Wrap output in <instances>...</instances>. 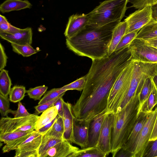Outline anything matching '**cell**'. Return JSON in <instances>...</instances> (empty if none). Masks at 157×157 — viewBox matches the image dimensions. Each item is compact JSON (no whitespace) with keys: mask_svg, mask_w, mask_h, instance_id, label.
Listing matches in <instances>:
<instances>
[{"mask_svg":"<svg viewBox=\"0 0 157 157\" xmlns=\"http://www.w3.org/2000/svg\"><path fill=\"white\" fill-rule=\"evenodd\" d=\"M121 21H116L100 27L87 25L74 36L66 38L67 48L78 55L92 60L108 55L113 31Z\"/></svg>","mask_w":157,"mask_h":157,"instance_id":"cell-1","label":"cell"},{"mask_svg":"<svg viewBox=\"0 0 157 157\" xmlns=\"http://www.w3.org/2000/svg\"><path fill=\"white\" fill-rule=\"evenodd\" d=\"M137 93L120 111L114 113L112 131L111 151L113 157L127 142L136 121L139 104Z\"/></svg>","mask_w":157,"mask_h":157,"instance_id":"cell-2","label":"cell"},{"mask_svg":"<svg viewBox=\"0 0 157 157\" xmlns=\"http://www.w3.org/2000/svg\"><path fill=\"white\" fill-rule=\"evenodd\" d=\"M129 0H105L87 14L88 25L100 27L116 21H121L128 9Z\"/></svg>","mask_w":157,"mask_h":157,"instance_id":"cell-3","label":"cell"},{"mask_svg":"<svg viewBox=\"0 0 157 157\" xmlns=\"http://www.w3.org/2000/svg\"><path fill=\"white\" fill-rule=\"evenodd\" d=\"M134 61L131 60L121 71L114 83L108 99L107 109L114 113L125 96L132 76Z\"/></svg>","mask_w":157,"mask_h":157,"instance_id":"cell-4","label":"cell"},{"mask_svg":"<svg viewBox=\"0 0 157 157\" xmlns=\"http://www.w3.org/2000/svg\"><path fill=\"white\" fill-rule=\"evenodd\" d=\"M36 113L26 117L11 118L8 116L0 120V134L16 131H30L35 130L39 117Z\"/></svg>","mask_w":157,"mask_h":157,"instance_id":"cell-5","label":"cell"},{"mask_svg":"<svg viewBox=\"0 0 157 157\" xmlns=\"http://www.w3.org/2000/svg\"><path fill=\"white\" fill-rule=\"evenodd\" d=\"M131 60L157 63V48L147 44L142 39L135 38L128 47Z\"/></svg>","mask_w":157,"mask_h":157,"instance_id":"cell-6","label":"cell"},{"mask_svg":"<svg viewBox=\"0 0 157 157\" xmlns=\"http://www.w3.org/2000/svg\"><path fill=\"white\" fill-rule=\"evenodd\" d=\"M157 115V107L149 113L145 123L134 144L132 157H143L151 136Z\"/></svg>","mask_w":157,"mask_h":157,"instance_id":"cell-7","label":"cell"},{"mask_svg":"<svg viewBox=\"0 0 157 157\" xmlns=\"http://www.w3.org/2000/svg\"><path fill=\"white\" fill-rule=\"evenodd\" d=\"M152 20L151 6L139 9L130 14L124 20L127 23L125 34L139 30Z\"/></svg>","mask_w":157,"mask_h":157,"instance_id":"cell-8","label":"cell"},{"mask_svg":"<svg viewBox=\"0 0 157 157\" xmlns=\"http://www.w3.org/2000/svg\"><path fill=\"white\" fill-rule=\"evenodd\" d=\"M42 135L37 130L16 149L14 157H38Z\"/></svg>","mask_w":157,"mask_h":157,"instance_id":"cell-9","label":"cell"},{"mask_svg":"<svg viewBox=\"0 0 157 157\" xmlns=\"http://www.w3.org/2000/svg\"><path fill=\"white\" fill-rule=\"evenodd\" d=\"M114 113L109 112L105 119L96 146L107 156L111 153L112 131Z\"/></svg>","mask_w":157,"mask_h":157,"instance_id":"cell-10","label":"cell"},{"mask_svg":"<svg viewBox=\"0 0 157 157\" xmlns=\"http://www.w3.org/2000/svg\"><path fill=\"white\" fill-rule=\"evenodd\" d=\"M35 131H16L0 134V141L6 145L3 147V153L15 150Z\"/></svg>","mask_w":157,"mask_h":157,"instance_id":"cell-11","label":"cell"},{"mask_svg":"<svg viewBox=\"0 0 157 157\" xmlns=\"http://www.w3.org/2000/svg\"><path fill=\"white\" fill-rule=\"evenodd\" d=\"M91 121H78L75 118L74 119L72 142L79 146L81 148L87 146Z\"/></svg>","mask_w":157,"mask_h":157,"instance_id":"cell-12","label":"cell"},{"mask_svg":"<svg viewBox=\"0 0 157 157\" xmlns=\"http://www.w3.org/2000/svg\"><path fill=\"white\" fill-rule=\"evenodd\" d=\"M89 20L87 14H75L71 16L64 33L66 38L74 36L84 29L88 25Z\"/></svg>","mask_w":157,"mask_h":157,"instance_id":"cell-13","label":"cell"},{"mask_svg":"<svg viewBox=\"0 0 157 157\" xmlns=\"http://www.w3.org/2000/svg\"><path fill=\"white\" fill-rule=\"evenodd\" d=\"M33 32L31 28L28 27L18 31L9 33L0 32V38L11 44L19 45H31Z\"/></svg>","mask_w":157,"mask_h":157,"instance_id":"cell-14","label":"cell"},{"mask_svg":"<svg viewBox=\"0 0 157 157\" xmlns=\"http://www.w3.org/2000/svg\"><path fill=\"white\" fill-rule=\"evenodd\" d=\"M110 112L108 109L96 117L91 121L86 147L96 146L104 121Z\"/></svg>","mask_w":157,"mask_h":157,"instance_id":"cell-15","label":"cell"},{"mask_svg":"<svg viewBox=\"0 0 157 157\" xmlns=\"http://www.w3.org/2000/svg\"><path fill=\"white\" fill-rule=\"evenodd\" d=\"M149 113L140 111L137 115L136 121L129 137L122 147L132 152L134 144L141 132Z\"/></svg>","mask_w":157,"mask_h":157,"instance_id":"cell-16","label":"cell"},{"mask_svg":"<svg viewBox=\"0 0 157 157\" xmlns=\"http://www.w3.org/2000/svg\"><path fill=\"white\" fill-rule=\"evenodd\" d=\"M79 149L67 140L64 139L49 149L45 157H73Z\"/></svg>","mask_w":157,"mask_h":157,"instance_id":"cell-17","label":"cell"},{"mask_svg":"<svg viewBox=\"0 0 157 157\" xmlns=\"http://www.w3.org/2000/svg\"><path fill=\"white\" fill-rule=\"evenodd\" d=\"M63 116L62 118L64 126L63 137L72 143L73 136V125L75 117L72 110V105L68 102L63 101Z\"/></svg>","mask_w":157,"mask_h":157,"instance_id":"cell-18","label":"cell"},{"mask_svg":"<svg viewBox=\"0 0 157 157\" xmlns=\"http://www.w3.org/2000/svg\"><path fill=\"white\" fill-rule=\"evenodd\" d=\"M32 4L28 0H6L0 6V11L2 13L13 11L30 9Z\"/></svg>","mask_w":157,"mask_h":157,"instance_id":"cell-19","label":"cell"},{"mask_svg":"<svg viewBox=\"0 0 157 157\" xmlns=\"http://www.w3.org/2000/svg\"><path fill=\"white\" fill-rule=\"evenodd\" d=\"M127 27V22L124 21L121 22L114 29L111 40L110 43L108 55L112 53L121 38L125 34Z\"/></svg>","mask_w":157,"mask_h":157,"instance_id":"cell-20","label":"cell"},{"mask_svg":"<svg viewBox=\"0 0 157 157\" xmlns=\"http://www.w3.org/2000/svg\"><path fill=\"white\" fill-rule=\"evenodd\" d=\"M64 139H65L51 136L47 133L42 135L41 143L38 151V157H45L49 149Z\"/></svg>","mask_w":157,"mask_h":157,"instance_id":"cell-21","label":"cell"},{"mask_svg":"<svg viewBox=\"0 0 157 157\" xmlns=\"http://www.w3.org/2000/svg\"><path fill=\"white\" fill-rule=\"evenodd\" d=\"M157 37V21L151 20L138 32L135 38L145 40Z\"/></svg>","mask_w":157,"mask_h":157,"instance_id":"cell-22","label":"cell"},{"mask_svg":"<svg viewBox=\"0 0 157 157\" xmlns=\"http://www.w3.org/2000/svg\"><path fill=\"white\" fill-rule=\"evenodd\" d=\"M58 115L56 106L52 107L42 113L37 122L35 130H37L52 121Z\"/></svg>","mask_w":157,"mask_h":157,"instance_id":"cell-23","label":"cell"},{"mask_svg":"<svg viewBox=\"0 0 157 157\" xmlns=\"http://www.w3.org/2000/svg\"><path fill=\"white\" fill-rule=\"evenodd\" d=\"M107 156L95 146L79 149L74 154L73 157H105Z\"/></svg>","mask_w":157,"mask_h":157,"instance_id":"cell-24","label":"cell"},{"mask_svg":"<svg viewBox=\"0 0 157 157\" xmlns=\"http://www.w3.org/2000/svg\"><path fill=\"white\" fill-rule=\"evenodd\" d=\"M151 76L147 77L145 79L140 92L139 94L138 97L139 104L138 114L140 112L143 105L148 98L151 92L152 86L151 79Z\"/></svg>","mask_w":157,"mask_h":157,"instance_id":"cell-25","label":"cell"},{"mask_svg":"<svg viewBox=\"0 0 157 157\" xmlns=\"http://www.w3.org/2000/svg\"><path fill=\"white\" fill-rule=\"evenodd\" d=\"M12 85L11 81L9 76L8 71L4 69L0 71V94L8 98Z\"/></svg>","mask_w":157,"mask_h":157,"instance_id":"cell-26","label":"cell"},{"mask_svg":"<svg viewBox=\"0 0 157 157\" xmlns=\"http://www.w3.org/2000/svg\"><path fill=\"white\" fill-rule=\"evenodd\" d=\"M151 79L152 86L151 92L143 105L140 112L142 111L146 113H150L153 111L152 109L154 107L157 105V90L151 78Z\"/></svg>","mask_w":157,"mask_h":157,"instance_id":"cell-27","label":"cell"},{"mask_svg":"<svg viewBox=\"0 0 157 157\" xmlns=\"http://www.w3.org/2000/svg\"><path fill=\"white\" fill-rule=\"evenodd\" d=\"M64 126L62 118L59 115L47 133L49 135L64 139L63 137Z\"/></svg>","mask_w":157,"mask_h":157,"instance_id":"cell-28","label":"cell"},{"mask_svg":"<svg viewBox=\"0 0 157 157\" xmlns=\"http://www.w3.org/2000/svg\"><path fill=\"white\" fill-rule=\"evenodd\" d=\"M11 45L14 52L25 57L30 56L40 51L34 49L29 44L19 45L11 44Z\"/></svg>","mask_w":157,"mask_h":157,"instance_id":"cell-29","label":"cell"},{"mask_svg":"<svg viewBox=\"0 0 157 157\" xmlns=\"http://www.w3.org/2000/svg\"><path fill=\"white\" fill-rule=\"evenodd\" d=\"M26 93L25 87L21 85H15L11 89L9 94L10 101L16 103L22 100Z\"/></svg>","mask_w":157,"mask_h":157,"instance_id":"cell-30","label":"cell"},{"mask_svg":"<svg viewBox=\"0 0 157 157\" xmlns=\"http://www.w3.org/2000/svg\"><path fill=\"white\" fill-rule=\"evenodd\" d=\"M48 87L44 85L40 86L33 88H30L26 90L29 97L35 100H40L41 97L47 91Z\"/></svg>","mask_w":157,"mask_h":157,"instance_id":"cell-31","label":"cell"},{"mask_svg":"<svg viewBox=\"0 0 157 157\" xmlns=\"http://www.w3.org/2000/svg\"><path fill=\"white\" fill-rule=\"evenodd\" d=\"M138 32L133 31L124 35L116 47L115 51L128 47L132 41L135 38Z\"/></svg>","mask_w":157,"mask_h":157,"instance_id":"cell-32","label":"cell"},{"mask_svg":"<svg viewBox=\"0 0 157 157\" xmlns=\"http://www.w3.org/2000/svg\"><path fill=\"white\" fill-rule=\"evenodd\" d=\"M86 75L71 83L64 86L62 89L67 90H76L81 91L84 89L86 83Z\"/></svg>","mask_w":157,"mask_h":157,"instance_id":"cell-33","label":"cell"},{"mask_svg":"<svg viewBox=\"0 0 157 157\" xmlns=\"http://www.w3.org/2000/svg\"><path fill=\"white\" fill-rule=\"evenodd\" d=\"M67 90L60 88H53L48 91L40 100L38 104H41L47 101L53 99Z\"/></svg>","mask_w":157,"mask_h":157,"instance_id":"cell-34","label":"cell"},{"mask_svg":"<svg viewBox=\"0 0 157 157\" xmlns=\"http://www.w3.org/2000/svg\"><path fill=\"white\" fill-rule=\"evenodd\" d=\"M157 157V139L149 140L143 157Z\"/></svg>","mask_w":157,"mask_h":157,"instance_id":"cell-35","label":"cell"},{"mask_svg":"<svg viewBox=\"0 0 157 157\" xmlns=\"http://www.w3.org/2000/svg\"><path fill=\"white\" fill-rule=\"evenodd\" d=\"M128 2L132 4L129 7L139 9L157 4V0H129Z\"/></svg>","mask_w":157,"mask_h":157,"instance_id":"cell-36","label":"cell"},{"mask_svg":"<svg viewBox=\"0 0 157 157\" xmlns=\"http://www.w3.org/2000/svg\"><path fill=\"white\" fill-rule=\"evenodd\" d=\"M10 100L0 94V112L2 117L7 116L12 110L10 109Z\"/></svg>","mask_w":157,"mask_h":157,"instance_id":"cell-37","label":"cell"},{"mask_svg":"<svg viewBox=\"0 0 157 157\" xmlns=\"http://www.w3.org/2000/svg\"><path fill=\"white\" fill-rule=\"evenodd\" d=\"M65 93H63L59 96L53 99L47 101L41 104H38V105L35 106L34 108L36 110L35 113L38 115L52 107L59 98L64 95Z\"/></svg>","mask_w":157,"mask_h":157,"instance_id":"cell-38","label":"cell"},{"mask_svg":"<svg viewBox=\"0 0 157 157\" xmlns=\"http://www.w3.org/2000/svg\"><path fill=\"white\" fill-rule=\"evenodd\" d=\"M18 105V107L17 110H12L10 112V113L14 115V117L19 118L26 117L31 114L28 112L25 107L20 101L19 102Z\"/></svg>","mask_w":157,"mask_h":157,"instance_id":"cell-39","label":"cell"},{"mask_svg":"<svg viewBox=\"0 0 157 157\" xmlns=\"http://www.w3.org/2000/svg\"><path fill=\"white\" fill-rule=\"evenodd\" d=\"M21 29L11 25L9 22L0 24V32L11 33Z\"/></svg>","mask_w":157,"mask_h":157,"instance_id":"cell-40","label":"cell"},{"mask_svg":"<svg viewBox=\"0 0 157 157\" xmlns=\"http://www.w3.org/2000/svg\"><path fill=\"white\" fill-rule=\"evenodd\" d=\"M8 58L5 53V49L2 45L0 44V71L6 67Z\"/></svg>","mask_w":157,"mask_h":157,"instance_id":"cell-41","label":"cell"},{"mask_svg":"<svg viewBox=\"0 0 157 157\" xmlns=\"http://www.w3.org/2000/svg\"><path fill=\"white\" fill-rule=\"evenodd\" d=\"M63 97L59 98L53 104L52 106H56L58 110V115L62 118L63 116Z\"/></svg>","mask_w":157,"mask_h":157,"instance_id":"cell-42","label":"cell"},{"mask_svg":"<svg viewBox=\"0 0 157 157\" xmlns=\"http://www.w3.org/2000/svg\"><path fill=\"white\" fill-rule=\"evenodd\" d=\"M58 115L51 122L46 124L41 128L39 129L37 131L41 134L44 135L52 127L55 121L56 120Z\"/></svg>","mask_w":157,"mask_h":157,"instance_id":"cell-43","label":"cell"},{"mask_svg":"<svg viewBox=\"0 0 157 157\" xmlns=\"http://www.w3.org/2000/svg\"><path fill=\"white\" fill-rule=\"evenodd\" d=\"M133 153L123 148H121L117 153L115 157H132Z\"/></svg>","mask_w":157,"mask_h":157,"instance_id":"cell-44","label":"cell"},{"mask_svg":"<svg viewBox=\"0 0 157 157\" xmlns=\"http://www.w3.org/2000/svg\"><path fill=\"white\" fill-rule=\"evenodd\" d=\"M156 139H157V115L149 140H154Z\"/></svg>","mask_w":157,"mask_h":157,"instance_id":"cell-45","label":"cell"},{"mask_svg":"<svg viewBox=\"0 0 157 157\" xmlns=\"http://www.w3.org/2000/svg\"><path fill=\"white\" fill-rule=\"evenodd\" d=\"M152 20L157 21V4L151 6Z\"/></svg>","mask_w":157,"mask_h":157,"instance_id":"cell-46","label":"cell"},{"mask_svg":"<svg viewBox=\"0 0 157 157\" xmlns=\"http://www.w3.org/2000/svg\"><path fill=\"white\" fill-rule=\"evenodd\" d=\"M148 44L154 47L157 46V37L144 40Z\"/></svg>","mask_w":157,"mask_h":157,"instance_id":"cell-47","label":"cell"},{"mask_svg":"<svg viewBox=\"0 0 157 157\" xmlns=\"http://www.w3.org/2000/svg\"><path fill=\"white\" fill-rule=\"evenodd\" d=\"M0 24L3 23H8L9 22L8 21L6 18L4 16L0 14Z\"/></svg>","mask_w":157,"mask_h":157,"instance_id":"cell-48","label":"cell"},{"mask_svg":"<svg viewBox=\"0 0 157 157\" xmlns=\"http://www.w3.org/2000/svg\"><path fill=\"white\" fill-rule=\"evenodd\" d=\"M151 80L157 90V75L155 74L151 77Z\"/></svg>","mask_w":157,"mask_h":157,"instance_id":"cell-49","label":"cell"},{"mask_svg":"<svg viewBox=\"0 0 157 157\" xmlns=\"http://www.w3.org/2000/svg\"><path fill=\"white\" fill-rule=\"evenodd\" d=\"M156 75H157V70H156Z\"/></svg>","mask_w":157,"mask_h":157,"instance_id":"cell-50","label":"cell"},{"mask_svg":"<svg viewBox=\"0 0 157 157\" xmlns=\"http://www.w3.org/2000/svg\"><path fill=\"white\" fill-rule=\"evenodd\" d=\"M155 47H156L157 48V46H155Z\"/></svg>","mask_w":157,"mask_h":157,"instance_id":"cell-51","label":"cell"}]
</instances>
